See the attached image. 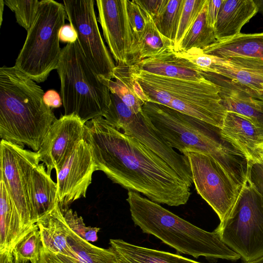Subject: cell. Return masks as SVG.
<instances>
[{
	"label": "cell",
	"mask_w": 263,
	"mask_h": 263,
	"mask_svg": "<svg viewBox=\"0 0 263 263\" xmlns=\"http://www.w3.org/2000/svg\"><path fill=\"white\" fill-rule=\"evenodd\" d=\"M84 139L97 171L114 183L158 203L177 206L189 200L190 187L164 160L103 117L85 123Z\"/></svg>",
	"instance_id": "1"
},
{
	"label": "cell",
	"mask_w": 263,
	"mask_h": 263,
	"mask_svg": "<svg viewBox=\"0 0 263 263\" xmlns=\"http://www.w3.org/2000/svg\"><path fill=\"white\" fill-rule=\"evenodd\" d=\"M44 92L14 66L0 68V137L37 152L57 120L44 102Z\"/></svg>",
	"instance_id": "2"
},
{
	"label": "cell",
	"mask_w": 263,
	"mask_h": 263,
	"mask_svg": "<svg viewBox=\"0 0 263 263\" xmlns=\"http://www.w3.org/2000/svg\"><path fill=\"white\" fill-rule=\"evenodd\" d=\"M142 114L146 122L173 148L181 154L200 152L214 159L234 179L243 184L248 177L242 156L221 139L219 129L166 106L147 102Z\"/></svg>",
	"instance_id": "3"
},
{
	"label": "cell",
	"mask_w": 263,
	"mask_h": 263,
	"mask_svg": "<svg viewBox=\"0 0 263 263\" xmlns=\"http://www.w3.org/2000/svg\"><path fill=\"white\" fill-rule=\"evenodd\" d=\"M126 201L135 224L143 233L155 236L177 252L196 258H241L216 231L202 230L138 193L128 191Z\"/></svg>",
	"instance_id": "4"
},
{
	"label": "cell",
	"mask_w": 263,
	"mask_h": 263,
	"mask_svg": "<svg viewBox=\"0 0 263 263\" xmlns=\"http://www.w3.org/2000/svg\"><path fill=\"white\" fill-rule=\"evenodd\" d=\"M136 81L148 102L160 104L201 120L219 129L227 110L218 86L206 78L190 81L165 77L122 66Z\"/></svg>",
	"instance_id": "5"
},
{
	"label": "cell",
	"mask_w": 263,
	"mask_h": 263,
	"mask_svg": "<svg viewBox=\"0 0 263 263\" xmlns=\"http://www.w3.org/2000/svg\"><path fill=\"white\" fill-rule=\"evenodd\" d=\"M57 70L64 115L75 114L85 123L104 116L110 90L89 65L78 40L62 48Z\"/></svg>",
	"instance_id": "6"
},
{
	"label": "cell",
	"mask_w": 263,
	"mask_h": 263,
	"mask_svg": "<svg viewBox=\"0 0 263 263\" xmlns=\"http://www.w3.org/2000/svg\"><path fill=\"white\" fill-rule=\"evenodd\" d=\"M67 18L63 4L42 0L14 66L37 83L44 82L57 69L62 49L59 32Z\"/></svg>",
	"instance_id": "7"
},
{
	"label": "cell",
	"mask_w": 263,
	"mask_h": 263,
	"mask_svg": "<svg viewBox=\"0 0 263 263\" xmlns=\"http://www.w3.org/2000/svg\"><path fill=\"white\" fill-rule=\"evenodd\" d=\"M214 231L245 262L263 255V194L248 176L237 204Z\"/></svg>",
	"instance_id": "8"
},
{
	"label": "cell",
	"mask_w": 263,
	"mask_h": 263,
	"mask_svg": "<svg viewBox=\"0 0 263 263\" xmlns=\"http://www.w3.org/2000/svg\"><path fill=\"white\" fill-rule=\"evenodd\" d=\"M110 102L103 118L115 128L134 138L164 160L191 187L193 183L189 161L179 154L145 121L142 112L136 114L119 97L110 92Z\"/></svg>",
	"instance_id": "9"
},
{
	"label": "cell",
	"mask_w": 263,
	"mask_h": 263,
	"mask_svg": "<svg viewBox=\"0 0 263 263\" xmlns=\"http://www.w3.org/2000/svg\"><path fill=\"white\" fill-rule=\"evenodd\" d=\"M191 166L197 193L223 222L238 201L243 185L231 177L212 157L192 151L182 153Z\"/></svg>",
	"instance_id": "10"
},
{
	"label": "cell",
	"mask_w": 263,
	"mask_h": 263,
	"mask_svg": "<svg viewBox=\"0 0 263 263\" xmlns=\"http://www.w3.org/2000/svg\"><path fill=\"white\" fill-rule=\"evenodd\" d=\"M93 0L64 1L67 18L76 30L86 59L100 79L114 78L116 65L100 34Z\"/></svg>",
	"instance_id": "11"
},
{
	"label": "cell",
	"mask_w": 263,
	"mask_h": 263,
	"mask_svg": "<svg viewBox=\"0 0 263 263\" xmlns=\"http://www.w3.org/2000/svg\"><path fill=\"white\" fill-rule=\"evenodd\" d=\"M40 162L37 152L1 140L0 180L5 183L26 230L35 224L30 219L28 182L31 170Z\"/></svg>",
	"instance_id": "12"
},
{
	"label": "cell",
	"mask_w": 263,
	"mask_h": 263,
	"mask_svg": "<svg viewBox=\"0 0 263 263\" xmlns=\"http://www.w3.org/2000/svg\"><path fill=\"white\" fill-rule=\"evenodd\" d=\"M97 171L89 144L82 140L57 174L58 201L61 210L69 208L74 201L85 198Z\"/></svg>",
	"instance_id": "13"
},
{
	"label": "cell",
	"mask_w": 263,
	"mask_h": 263,
	"mask_svg": "<svg viewBox=\"0 0 263 263\" xmlns=\"http://www.w3.org/2000/svg\"><path fill=\"white\" fill-rule=\"evenodd\" d=\"M98 21L117 65H129L134 40L129 23L127 0H97Z\"/></svg>",
	"instance_id": "14"
},
{
	"label": "cell",
	"mask_w": 263,
	"mask_h": 263,
	"mask_svg": "<svg viewBox=\"0 0 263 263\" xmlns=\"http://www.w3.org/2000/svg\"><path fill=\"white\" fill-rule=\"evenodd\" d=\"M85 123L75 114L62 116L51 126L37 152L48 174L57 173L84 139Z\"/></svg>",
	"instance_id": "15"
},
{
	"label": "cell",
	"mask_w": 263,
	"mask_h": 263,
	"mask_svg": "<svg viewBox=\"0 0 263 263\" xmlns=\"http://www.w3.org/2000/svg\"><path fill=\"white\" fill-rule=\"evenodd\" d=\"M219 135L242 156L247 165L263 162V127L238 114L227 111Z\"/></svg>",
	"instance_id": "16"
},
{
	"label": "cell",
	"mask_w": 263,
	"mask_h": 263,
	"mask_svg": "<svg viewBox=\"0 0 263 263\" xmlns=\"http://www.w3.org/2000/svg\"><path fill=\"white\" fill-rule=\"evenodd\" d=\"M205 77L219 87L221 102L227 111L238 114L263 127V91L216 73L206 72Z\"/></svg>",
	"instance_id": "17"
},
{
	"label": "cell",
	"mask_w": 263,
	"mask_h": 263,
	"mask_svg": "<svg viewBox=\"0 0 263 263\" xmlns=\"http://www.w3.org/2000/svg\"><path fill=\"white\" fill-rule=\"evenodd\" d=\"M127 67L153 74L186 80L199 81L206 78V72L204 69L183 57L173 46Z\"/></svg>",
	"instance_id": "18"
},
{
	"label": "cell",
	"mask_w": 263,
	"mask_h": 263,
	"mask_svg": "<svg viewBox=\"0 0 263 263\" xmlns=\"http://www.w3.org/2000/svg\"><path fill=\"white\" fill-rule=\"evenodd\" d=\"M208 72L263 91V60L245 57L221 59L212 56Z\"/></svg>",
	"instance_id": "19"
},
{
	"label": "cell",
	"mask_w": 263,
	"mask_h": 263,
	"mask_svg": "<svg viewBox=\"0 0 263 263\" xmlns=\"http://www.w3.org/2000/svg\"><path fill=\"white\" fill-rule=\"evenodd\" d=\"M57 185L45 170L43 163L31 171L28 182L30 219L33 224L51 212L59 203Z\"/></svg>",
	"instance_id": "20"
},
{
	"label": "cell",
	"mask_w": 263,
	"mask_h": 263,
	"mask_svg": "<svg viewBox=\"0 0 263 263\" xmlns=\"http://www.w3.org/2000/svg\"><path fill=\"white\" fill-rule=\"evenodd\" d=\"M258 11V8L253 0H223L215 28L217 41L240 33L242 27Z\"/></svg>",
	"instance_id": "21"
},
{
	"label": "cell",
	"mask_w": 263,
	"mask_h": 263,
	"mask_svg": "<svg viewBox=\"0 0 263 263\" xmlns=\"http://www.w3.org/2000/svg\"><path fill=\"white\" fill-rule=\"evenodd\" d=\"M202 51L221 59L245 57L263 60V32L240 33L226 40L216 41Z\"/></svg>",
	"instance_id": "22"
},
{
	"label": "cell",
	"mask_w": 263,
	"mask_h": 263,
	"mask_svg": "<svg viewBox=\"0 0 263 263\" xmlns=\"http://www.w3.org/2000/svg\"><path fill=\"white\" fill-rule=\"evenodd\" d=\"M29 230L24 228L6 185L0 180V253L12 251L18 241Z\"/></svg>",
	"instance_id": "23"
},
{
	"label": "cell",
	"mask_w": 263,
	"mask_h": 263,
	"mask_svg": "<svg viewBox=\"0 0 263 263\" xmlns=\"http://www.w3.org/2000/svg\"><path fill=\"white\" fill-rule=\"evenodd\" d=\"M42 246L56 254L76 258V253L67 241V224L59 203L51 212L36 223Z\"/></svg>",
	"instance_id": "24"
},
{
	"label": "cell",
	"mask_w": 263,
	"mask_h": 263,
	"mask_svg": "<svg viewBox=\"0 0 263 263\" xmlns=\"http://www.w3.org/2000/svg\"><path fill=\"white\" fill-rule=\"evenodd\" d=\"M109 245L119 263H202L178 254L137 246L121 239H110Z\"/></svg>",
	"instance_id": "25"
},
{
	"label": "cell",
	"mask_w": 263,
	"mask_h": 263,
	"mask_svg": "<svg viewBox=\"0 0 263 263\" xmlns=\"http://www.w3.org/2000/svg\"><path fill=\"white\" fill-rule=\"evenodd\" d=\"M207 8L208 0L175 51L184 52L192 49L202 50L216 42L215 29L207 21Z\"/></svg>",
	"instance_id": "26"
},
{
	"label": "cell",
	"mask_w": 263,
	"mask_h": 263,
	"mask_svg": "<svg viewBox=\"0 0 263 263\" xmlns=\"http://www.w3.org/2000/svg\"><path fill=\"white\" fill-rule=\"evenodd\" d=\"M67 241L80 263H119L116 254L109 247H97L86 241L68 228Z\"/></svg>",
	"instance_id": "27"
},
{
	"label": "cell",
	"mask_w": 263,
	"mask_h": 263,
	"mask_svg": "<svg viewBox=\"0 0 263 263\" xmlns=\"http://www.w3.org/2000/svg\"><path fill=\"white\" fill-rule=\"evenodd\" d=\"M172 46L174 47L173 42L161 34L151 17L138 42L137 56L135 63L156 55Z\"/></svg>",
	"instance_id": "28"
},
{
	"label": "cell",
	"mask_w": 263,
	"mask_h": 263,
	"mask_svg": "<svg viewBox=\"0 0 263 263\" xmlns=\"http://www.w3.org/2000/svg\"><path fill=\"white\" fill-rule=\"evenodd\" d=\"M184 2L185 0H168L161 13L153 19L161 34L174 44Z\"/></svg>",
	"instance_id": "29"
},
{
	"label": "cell",
	"mask_w": 263,
	"mask_h": 263,
	"mask_svg": "<svg viewBox=\"0 0 263 263\" xmlns=\"http://www.w3.org/2000/svg\"><path fill=\"white\" fill-rule=\"evenodd\" d=\"M127 10L134 40L133 54L130 65L134 64L136 60L138 42L151 16L137 0H127Z\"/></svg>",
	"instance_id": "30"
},
{
	"label": "cell",
	"mask_w": 263,
	"mask_h": 263,
	"mask_svg": "<svg viewBox=\"0 0 263 263\" xmlns=\"http://www.w3.org/2000/svg\"><path fill=\"white\" fill-rule=\"evenodd\" d=\"M42 247L40 230L35 223L33 228L18 241L12 251L21 258L31 262L38 259Z\"/></svg>",
	"instance_id": "31"
},
{
	"label": "cell",
	"mask_w": 263,
	"mask_h": 263,
	"mask_svg": "<svg viewBox=\"0 0 263 263\" xmlns=\"http://www.w3.org/2000/svg\"><path fill=\"white\" fill-rule=\"evenodd\" d=\"M4 3L14 12L16 22L27 31L35 20L40 1L4 0Z\"/></svg>",
	"instance_id": "32"
},
{
	"label": "cell",
	"mask_w": 263,
	"mask_h": 263,
	"mask_svg": "<svg viewBox=\"0 0 263 263\" xmlns=\"http://www.w3.org/2000/svg\"><path fill=\"white\" fill-rule=\"evenodd\" d=\"M206 0H185L179 27L174 42L176 50L181 40L196 21Z\"/></svg>",
	"instance_id": "33"
},
{
	"label": "cell",
	"mask_w": 263,
	"mask_h": 263,
	"mask_svg": "<svg viewBox=\"0 0 263 263\" xmlns=\"http://www.w3.org/2000/svg\"><path fill=\"white\" fill-rule=\"evenodd\" d=\"M100 79L108 87L111 92L117 95L134 112L138 114L142 112L143 103L119 76L115 73L113 79L110 80Z\"/></svg>",
	"instance_id": "34"
},
{
	"label": "cell",
	"mask_w": 263,
	"mask_h": 263,
	"mask_svg": "<svg viewBox=\"0 0 263 263\" xmlns=\"http://www.w3.org/2000/svg\"><path fill=\"white\" fill-rule=\"evenodd\" d=\"M61 211L69 227L76 234L89 242H95L97 240V234L100 230L99 228L87 227L84 222L83 218L70 208Z\"/></svg>",
	"instance_id": "35"
},
{
	"label": "cell",
	"mask_w": 263,
	"mask_h": 263,
	"mask_svg": "<svg viewBox=\"0 0 263 263\" xmlns=\"http://www.w3.org/2000/svg\"><path fill=\"white\" fill-rule=\"evenodd\" d=\"M154 20L158 16L167 5L168 0H137Z\"/></svg>",
	"instance_id": "36"
},
{
	"label": "cell",
	"mask_w": 263,
	"mask_h": 263,
	"mask_svg": "<svg viewBox=\"0 0 263 263\" xmlns=\"http://www.w3.org/2000/svg\"><path fill=\"white\" fill-rule=\"evenodd\" d=\"M248 176L255 187L263 194V162L247 165Z\"/></svg>",
	"instance_id": "37"
},
{
	"label": "cell",
	"mask_w": 263,
	"mask_h": 263,
	"mask_svg": "<svg viewBox=\"0 0 263 263\" xmlns=\"http://www.w3.org/2000/svg\"><path fill=\"white\" fill-rule=\"evenodd\" d=\"M223 0H208L206 18L209 25L215 29L218 13Z\"/></svg>",
	"instance_id": "38"
},
{
	"label": "cell",
	"mask_w": 263,
	"mask_h": 263,
	"mask_svg": "<svg viewBox=\"0 0 263 263\" xmlns=\"http://www.w3.org/2000/svg\"><path fill=\"white\" fill-rule=\"evenodd\" d=\"M60 41L64 43H73L77 41V33L71 24H65L59 32Z\"/></svg>",
	"instance_id": "39"
},
{
	"label": "cell",
	"mask_w": 263,
	"mask_h": 263,
	"mask_svg": "<svg viewBox=\"0 0 263 263\" xmlns=\"http://www.w3.org/2000/svg\"><path fill=\"white\" fill-rule=\"evenodd\" d=\"M31 263H64L58 255L47 249L45 247H42L40 256L37 259Z\"/></svg>",
	"instance_id": "40"
},
{
	"label": "cell",
	"mask_w": 263,
	"mask_h": 263,
	"mask_svg": "<svg viewBox=\"0 0 263 263\" xmlns=\"http://www.w3.org/2000/svg\"><path fill=\"white\" fill-rule=\"evenodd\" d=\"M43 100L44 103L51 108H58L63 105L60 95L53 89L48 90L44 93Z\"/></svg>",
	"instance_id": "41"
},
{
	"label": "cell",
	"mask_w": 263,
	"mask_h": 263,
	"mask_svg": "<svg viewBox=\"0 0 263 263\" xmlns=\"http://www.w3.org/2000/svg\"><path fill=\"white\" fill-rule=\"evenodd\" d=\"M0 263H29V261L21 258L12 251L0 253Z\"/></svg>",
	"instance_id": "42"
},
{
	"label": "cell",
	"mask_w": 263,
	"mask_h": 263,
	"mask_svg": "<svg viewBox=\"0 0 263 263\" xmlns=\"http://www.w3.org/2000/svg\"><path fill=\"white\" fill-rule=\"evenodd\" d=\"M57 255L64 263H80L79 261L75 258H73L61 254Z\"/></svg>",
	"instance_id": "43"
},
{
	"label": "cell",
	"mask_w": 263,
	"mask_h": 263,
	"mask_svg": "<svg viewBox=\"0 0 263 263\" xmlns=\"http://www.w3.org/2000/svg\"><path fill=\"white\" fill-rule=\"evenodd\" d=\"M4 1H0V26H1L3 21V13L4 8Z\"/></svg>",
	"instance_id": "44"
},
{
	"label": "cell",
	"mask_w": 263,
	"mask_h": 263,
	"mask_svg": "<svg viewBox=\"0 0 263 263\" xmlns=\"http://www.w3.org/2000/svg\"><path fill=\"white\" fill-rule=\"evenodd\" d=\"M243 263H263V255L255 259L249 261H244Z\"/></svg>",
	"instance_id": "45"
},
{
	"label": "cell",
	"mask_w": 263,
	"mask_h": 263,
	"mask_svg": "<svg viewBox=\"0 0 263 263\" xmlns=\"http://www.w3.org/2000/svg\"><path fill=\"white\" fill-rule=\"evenodd\" d=\"M255 2L258 8V10L260 9L263 13V0L257 1Z\"/></svg>",
	"instance_id": "46"
}]
</instances>
